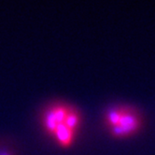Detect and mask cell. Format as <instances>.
Returning a JSON list of instances; mask_svg holds the SVG:
<instances>
[{
    "label": "cell",
    "mask_w": 155,
    "mask_h": 155,
    "mask_svg": "<svg viewBox=\"0 0 155 155\" xmlns=\"http://www.w3.org/2000/svg\"><path fill=\"white\" fill-rule=\"evenodd\" d=\"M40 121L43 130L62 149H69L75 143L81 126L76 107L64 102L50 103L42 109Z\"/></svg>",
    "instance_id": "cell-1"
},
{
    "label": "cell",
    "mask_w": 155,
    "mask_h": 155,
    "mask_svg": "<svg viewBox=\"0 0 155 155\" xmlns=\"http://www.w3.org/2000/svg\"><path fill=\"white\" fill-rule=\"evenodd\" d=\"M143 127V118L139 110L134 107L121 105L120 117L118 124L108 129L111 137L115 138H127L135 136Z\"/></svg>",
    "instance_id": "cell-2"
}]
</instances>
